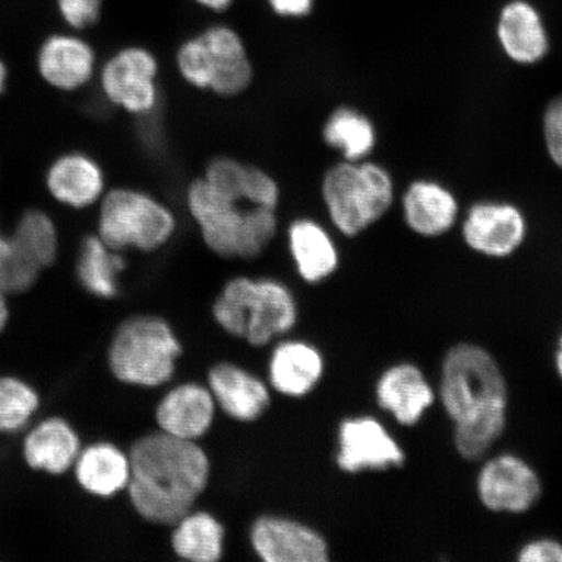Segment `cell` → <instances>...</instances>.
Segmentation results:
<instances>
[{
    "mask_svg": "<svg viewBox=\"0 0 562 562\" xmlns=\"http://www.w3.org/2000/svg\"><path fill=\"white\" fill-rule=\"evenodd\" d=\"M10 318V308L9 304H7L5 293L0 291V333L3 331L7 326V322Z\"/></svg>",
    "mask_w": 562,
    "mask_h": 562,
    "instance_id": "obj_37",
    "label": "cell"
},
{
    "mask_svg": "<svg viewBox=\"0 0 562 562\" xmlns=\"http://www.w3.org/2000/svg\"><path fill=\"white\" fill-rule=\"evenodd\" d=\"M195 3H199L203 9L214 12H224L229 9L232 3L235 0H194Z\"/></svg>",
    "mask_w": 562,
    "mask_h": 562,
    "instance_id": "obj_36",
    "label": "cell"
},
{
    "mask_svg": "<svg viewBox=\"0 0 562 562\" xmlns=\"http://www.w3.org/2000/svg\"><path fill=\"white\" fill-rule=\"evenodd\" d=\"M376 398L400 424L413 426L434 404L435 393L418 368L403 363L386 370L379 379Z\"/></svg>",
    "mask_w": 562,
    "mask_h": 562,
    "instance_id": "obj_20",
    "label": "cell"
},
{
    "mask_svg": "<svg viewBox=\"0 0 562 562\" xmlns=\"http://www.w3.org/2000/svg\"><path fill=\"white\" fill-rule=\"evenodd\" d=\"M38 407L40 396L33 386L15 376L0 378V434L20 431Z\"/></svg>",
    "mask_w": 562,
    "mask_h": 562,
    "instance_id": "obj_30",
    "label": "cell"
},
{
    "mask_svg": "<svg viewBox=\"0 0 562 562\" xmlns=\"http://www.w3.org/2000/svg\"><path fill=\"white\" fill-rule=\"evenodd\" d=\"M323 360L304 342H285L273 351L270 374L276 389L288 396H304L318 383Z\"/></svg>",
    "mask_w": 562,
    "mask_h": 562,
    "instance_id": "obj_26",
    "label": "cell"
},
{
    "mask_svg": "<svg viewBox=\"0 0 562 562\" xmlns=\"http://www.w3.org/2000/svg\"><path fill=\"white\" fill-rule=\"evenodd\" d=\"M186 207L206 248L229 261H252L279 234L278 210L246 205L214 191L200 175L186 189Z\"/></svg>",
    "mask_w": 562,
    "mask_h": 562,
    "instance_id": "obj_3",
    "label": "cell"
},
{
    "mask_svg": "<svg viewBox=\"0 0 562 562\" xmlns=\"http://www.w3.org/2000/svg\"><path fill=\"white\" fill-rule=\"evenodd\" d=\"M214 316L227 333L261 347L273 336L290 331L297 308L292 292L281 281L237 277L224 285Z\"/></svg>",
    "mask_w": 562,
    "mask_h": 562,
    "instance_id": "obj_7",
    "label": "cell"
},
{
    "mask_svg": "<svg viewBox=\"0 0 562 562\" xmlns=\"http://www.w3.org/2000/svg\"><path fill=\"white\" fill-rule=\"evenodd\" d=\"M80 486L89 494L109 497L128 487L130 459L109 442H98L83 449L75 462Z\"/></svg>",
    "mask_w": 562,
    "mask_h": 562,
    "instance_id": "obj_25",
    "label": "cell"
},
{
    "mask_svg": "<svg viewBox=\"0 0 562 562\" xmlns=\"http://www.w3.org/2000/svg\"><path fill=\"white\" fill-rule=\"evenodd\" d=\"M542 132L548 158L562 170V93L547 103Z\"/></svg>",
    "mask_w": 562,
    "mask_h": 562,
    "instance_id": "obj_32",
    "label": "cell"
},
{
    "mask_svg": "<svg viewBox=\"0 0 562 562\" xmlns=\"http://www.w3.org/2000/svg\"><path fill=\"white\" fill-rule=\"evenodd\" d=\"M337 463L344 472L403 465L405 456L395 439L374 418L348 419L340 427Z\"/></svg>",
    "mask_w": 562,
    "mask_h": 562,
    "instance_id": "obj_13",
    "label": "cell"
},
{
    "mask_svg": "<svg viewBox=\"0 0 562 562\" xmlns=\"http://www.w3.org/2000/svg\"><path fill=\"white\" fill-rule=\"evenodd\" d=\"M160 63L149 48L126 46L112 54L100 70L104 100L125 114L146 117L160 103Z\"/></svg>",
    "mask_w": 562,
    "mask_h": 562,
    "instance_id": "obj_9",
    "label": "cell"
},
{
    "mask_svg": "<svg viewBox=\"0 0 562 562\" xmlns=\"http://www.w3.org/2000/svg\"><path fill=\"white\" fill-rule=\"evenodd\" d=\"M440 398L454 422L457 451L477 460L502 437L507 422V384L488 351L460 344L442 362Z\"/></svg>",
    "mask_w": 562,
    "mask_h": 562,
    "instance_id": "obj_1",
    "label": "cell"
},
{
    "mask_svg": "<svg viewBox=\"0 0 562 562\" xmlns=\"http://www.w3.org/2000/svg\"><path fill=\"white\" fill-rule=\"evenodd\" d=\"M23 448L27 465L59 475L75 465L80 454V439L67 420L52 417L26 435Z\"/></svg>",
    "mask_w": 562,
    "mask_h": 562,
    "instance_id": "obj_22",
    "label": "cell"
},
{
    "mask_svg": "<svg viewBox=\"0 0 562 562\" xmlns=\"http://www.w3.org/2000/svg\"><path fill=\"white\" fill-rule=\"evenodd\" d=\"M288 250L299 276L315 284L328 279L340 263L333 232L311 216H299L285 229Z\"/></svg>",
    "mask_w": 562,
    "mask_h": 562,
    "instance_id": "obj_17",
    "label": "cell"
},
{
    "mask_svg": "<svg viewBox=\"0 0 562 562\" xmlns=\"http://www.w3.org/2000/svg\"><path fill=\"white\" fill-rule=\"evenodd\" d=\"M175 65L187 86L224 100L246 93L256 76L241 35L222 24L209 26L182 42Z\"/></svg>",
    "mask_w": 562,
    "mask_h": 562,
    "instance_id": "obj_5",
    "label": "cell"
},
{
    "mask_svg": "<svg viewBox=\"0 0 562 562\" xmlns=\"http://www.w3.org/2000/svg\"><path fill=\"white\" fill-rule=\"evenodd\" d=\"M557 368L559 371V375L562 379V337L560 340V348H559L558 356H557Z\"/></svg>",
    "mask_w": 562,
    "mask_h": 562,
    "instance_id": "obj_39",
    "label": "cell"
},
{
    "mask_svg": "<svg viewBox=\"0 0 562 562\" xmlns=\"http://www.w3.org/2000/svg\"><path fill=\"white\" fill-rule=\"evenodd\" d=\"M55 4L69 27L86 31L100 21L103 0H55Z\"/></svg>",
    "mask_w": 562,
    "mask_h": 562,
    "instance_id": "obj_33",
    "label": "cell"
},
{
    "mask_svg": "<svg viewBox=\"0 0 562 562\" xmlns=\"http://www.w3.org/2000/svg\"><path fill=\"white\" fill-rule=\"evenodd\" d=\"M497 38L504 54L519 66H536L550 53L542 18L522 0L504 7L498 18Z\"/></svg>",
    "mask_w": 562,
    "mask_h": 562,
    "instance_id": "obj_19",
    "label": "cell"
},
{
    "mask_svg": "<svg viewBox=\"0 0 562 562\" xmlns=\"http://www.w3.org/2000/svg\"><path fill=\"white\" fill-rule=\"evenodd\" d=\"M529 224L521 207L509 201L482 200L469 207L461 236L469 249L487 258H508L522 248Z\"/></svg>",
    "mask_w": 562,
    "mask_h": 562,
    "instance_id": "obj_10",
    "label": "cell"
},
{
    "mask_svg": "<svg viewBox=\"0 0 562 562\" xmlns=\"http://www.w3.org/2000/svg\"><path fill=\"white\" fill-rule=\"evenodd\" d=\"M128 459L131 502L147 521L178 524L206 487L209 460L193 440L164 431L147 435Z\"/></svg>",
    "mask_w": 562,
    "mask_h": 562,
    "instance_id": "obj_2",
    "label": "cell"
},
{
    "mask_svg": "<svg viewBox=\"0 0 562 562\" xmlns=\"http://www.w3.org/2000/svg\"><path fill=\"white\" fill-rule=\"evenodd\" d=\"M201 176L214 191L231 200L250 206L279 210L280 184L261 167L235 157L217 156L207 161Z\"/></svg>",
    "mask_w": 562,
    "mask_h": 562,
    "instance_id": "obj_12",
    "label": "cell"
},
{
    "mask_svg": "<svg viewBox=\"0 0 562 562\" xmlns=\"http://www.w3.org/2000/svg\"><path fill=\"white\" fill-rule=\"evenodd\" d=\"M7 83V68L2 59H0V94L3 93Z\"/></svg>",
    "mask_w": 562,
    "mask_h": 562,
    "instance_id": "obj_38",
    "label": "cell"
},
{
    "mask_svg": "<svg viewBox=\"0 0 562 562\" xmlns=\"http://www.w3.org/2000/svg\"><path fill=\"white\" fill-rule=\"evenodd\" d=\"M125 267L123 252L110 248L100 236L95 234L83 238L76 270L86 291L101 299L115 297L119 277Z\"/></svg>",
    "mask_w": 562,
    "mask_h": 562,
    "instance_id": "obj_27",
    "label": "cell"
},
{
    "mask_svg": "<svg viewBox=\"0 0 562 562\" xmlns=\"http://www.w3.org/2000/svg\"><path fill=\"white\" fill-rule=\"evenodd\" d=\"M252 546L267 562H326L328 548L318 532L278 517L258 519L251 531Z\"/></svg>",
    "mask_w": 562,
    "mask_h": 562,
    "instance_id": "obj_15",
    "label": "cell"
},
{
    "mask_svg": "<svg viewBox=\"0 0 562 562\" xmlns=\"http://www.w3.org/2000/svg\"><path fill=\"white\" fill-rule=\"evenodd\" d=\"M41 270L21 255L11 236L0 231V291L21 293L37 281Z\"/></svg>",
    "mask_w": 562,
    "mask_h": 562,
    "instance_id": "obj_31",
    "label": "cell"
},
{
    "mask_svg": "<svg viewBox=\"0 0 562 562\" xmlns=\"http://www.w3.org/2000/svg\"><path fill=\"white\" fill-rule=\"evenodd\" d=\"M179 231L173 209L145 189L117 187L102 196L97 235L117 251L156 252Z\"/></svg>",
    "mask_w": 562,
    "mask_h": 562,
    "instance_id": "obj_6",
    "label": "cell"
},
{
    "mask_svg": "<svg viewBox=\"0 0 562 562\" xmlns=\"http://www.w3.org/2000/svg\"><path fill=\"white\" fill-rule=\"evenodd\" d=\"M37 66L42 79L63 91L79 90L93 80L97 54L76 34H53L42 44Z\"/></svg>",
    "mask_w": 562,
    "mask_h": 562,
    "instance_id": "obj_16",
    "label": "cell"
},
{
    "mask_svg": "<svg viewBox=\"0 0 562 562\" xmlns=\"http://www.w3.org/2000/svg\"><path fill=\"white\" fill-rule=\"evenodd\" d=\"M209 382L222 409L238 420L258 418L270 404L266 385L234 364H217L210 371Z\"/></svg>",
    "mask_w": 562,
    "mask_h": 562,
    "instance_id": "obj_23",
    "label": "cell"
},
{
    "mask_svg": "<svg viewBox=\"0 0 562 562\" xmlns=\"http://www.w3.org/2000/svg\"><path fill=\"white\" fill-rule=\"evenodd\" d=\"M322 138L342 160L369 159L378 145V131L371 117L353 105L342 104L323 124Z\"/></svg>",
    "mask_w": 562,
    "mask_h": 562,
    "instance_id": "obj_24",
    "label": "cell"
},
{
    "mask_svg": "<svg viewBox=\"0 0 562 562\" xmlns=\"http://www.w3.org/2000/svg\"><path fill=\"white\" fill-rule=\"evenodd\" d=\"M477 494L490 510L524 513L538 502L542 484L524 460L503 454L482 468L477 476Z\"/></svg>",
    "mask_w": 562,
    "mask_h": 562,
    "instance_id": "obj_11",
    "label": "cell"
},
{
    "mask_svg": "<svg viewBox=\"0 0 562 562\" xmlns=\"http://www.w3.org/2000/svg\"><path fill=\"white\" fill-rule=\"evenodd\" d=\"M518 560L522 562H562V544L550 539L536 540L522 548Z\"/></svg>",
    "mask_w": 562,
    "mask_h": 562,
    "instance_id": "obj_34",
    "label": "cell"
},
{
    "mask_svg": "<svg viewBox=\"0 0 562 562\" xmlns=\"http://www.w3.org/2000/svg\"><path fill=\"white\" fill-rule=\"evenodd\" d=\"M403 220L414 235L438 238L451 232L460 216L456 194L438 180L417 179L402 195Z\"/></svg>",
    "mask_w": 562,
    "mask_h": 562,
    "instance_id": "obj_14",
    "label": "cell"
},
{
    "mask_svg": "<svg viewBox=\"0 0 562 562\" xmlns=\"http://www.w3.org/2000/svg\"><path fill=\"white\" fill-rule=\"evenodd\" d=\"M273 13L284 19H302L311 15L315 0H267Z\"/></svg>",
    "mask_w": 562,
    "mask_h": 562,
    "instance_id": "obj_35",
    "label": "cell"
},
{
    "mask_svg": "<svg viewBox=\"0 0 562 562\" xmlns=\"http://www.w3.org/2000/svg\"><path fill=\"white\" fill-rule=\"evenodd\" d=\"M46 184L56 201L76 210L95 205L108 192L102 166L80 151L68 153L56 159L48 168Z\"/></svg>",
    "mask_w": 562,
    "mask_h": 562,
    "instance_id": "obj_18",
    "label": "cell"
},
{
    "mask_svg": "<svg viewBox=\"0 0 562 562\" xmlns=\"http://www.w3.org/2000/svg\"><path fill=\"white\" fill-rule=\"evenodd\" d=\"M395 180L378 161L340 160L328 168L321 182V196L337 234L358 237L383 217L395 202Z\"/></svg>",
    "mask_w": 562,
    "mask_h": 562,
    "instance_id": "obj_4",
    "label": "cell"
},
{
    "mask_svg": "<svg viewBox=\"0 0 562 562\" xmlns=\"http://www.w3.org/2000/svg\"><path fill=\"white\" fill-rule=\"evenodd\" d=\"M180 351V344L165 321L135 316L117 329L109 362L119 381L157 386L170 381Z\"/></svg>",
    "mask_w": 562,
    "mask_h": 562,
    "instance_id": "obj_8",
    "label": "cell"
},
{
    "mask_svg": "<svg viewBox=\"0 0 562 562\" xmlns=\"http://www.w3.org/2000/svg\"><path fill=\"white\" fill-rule=\"evenodd\" d=\"M214 411L213 393L201 385L184 384L168 393L159 404L157 420L161 431L194 441L209 430Z\"/></svg>",
    "mask_w": 562,
    "mask_h": 562,
    "instance_id": "obj_21",
    "label": "cell"
},
{
    "mask_svg": "<svg viewBox=\"0 0 562 562\" xmlns=\"http://www.w3.org/2000/svg\"><path fill=\"white\" fill-rule=\"evenodd\" d=\"M224 530L207 513H194L178 522L172 546L180 558L195 562H214L221 559Z\"/></svg>",
    "mask_w": 562,
    "mask_h": 562,
    "instance_id": "obj_28",
    "label": "cell"
},
{
    "mask_svg": "<svg viewBox=\"0 0 562 562\" xmlns=\"http://www.w3.org/2000/svg\"><path fill=\"white\" fill-rule=\"evenodd\" d=\"M13 243L27 261L45 270L56 261L59 250L58 231L44 211L31 209L21 215L11 235Z\"/></svg>",
    "mask_w": 562,
    "mask_h": 562,
    "instance_id": "obj_29",
    "label": "cell"
}]
</instances>
